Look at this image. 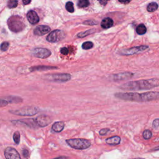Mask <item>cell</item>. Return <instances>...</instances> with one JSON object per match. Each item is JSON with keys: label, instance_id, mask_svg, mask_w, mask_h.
<instances>
[{"label": "cell", "instance_id": "cell-7", "mask_svg": "<svg viewBox=\"0 0 159 159\" xmlns=\"http://www.w3.org/2000/svg\"><path fill=\"white\" fill-rule=\"evenodd\" d=\"M49 76L50 80L57 82H66L72 78L71 75L68 73H57Z\"/></svg>", "mask_w": 159, "mask_h": 159}, {"label": "cell", "instance_id": "cell-20", "mask_svg": "<svg viewBox=\"0 0 159 159\" xmlns=\"http://www.w3.org/2000/svg\"><path fill=\"white\" fill-rule=\"evenodd\" d=\"M8 102L10 103H18L22 102V99L19 98V97H17V96H9L6 98Z\"/></svg>", "mask_w": 159, "mask_h": 159}, {"label": "cell", "instance_id": "cell-9", "mask_svg": "<svg viewBox=\"0 0 159 159\" xmlns=\"http://www.w3.org/2000/svg\"><path fill=\"white\" fill-rule=\"evenodd\" d=\"M149 48L148 46L146 45H140L138 47H134L126 49L124 50H122L121 54L122 55H134V54H139L140 52H142L147 49Z\"/></svg>", "mask_w": 159, "mask_h": 159}, {"label": "cell", "instance_id": "cell-16", "mask_svg": "<svg viewBox=\"0 0 159 159\" xmlns=\"http://www.w3.org/2000/svg\"><path fill=\"white\" fill-rule=\"evenodd\" d=\"M121 137L117 135L113 136L111 137H109L106 139V142L110 145H117L120 144L121 142Z\"/></svg>", "mask_w": 159, "mask_h": 159}, {"label": "cell", "instance_id": "cell-39", "mask_svg": "<svg viewBox=\"0 0 159 159\" xmlns=\"http://www.w3.org/2000/svg\"><path fill=\"white\" fill-rule=\"evenodd\" d=\"M54 159H68V158L67 157H65V156H60V157L55 158Z\"/></svg>", "mask_w": 159, "mask_h": 159}, {"label": "cell", "instance_id": "cell-38", "mask_svg": "<svg viewBox=\"0 0 159 159\" xmlns=\"http://www.w3.org/2000/svg\"><path fill=\"white\" fill-rule=\"evenodd\" d=\"M22 2L24 5H27L31 2V0H22Z\"/></svg>", "mask_w": 159, "mask_h": 159}, {"label": "cell", "instance_id": "cell-11", "mask_svg": "<svg viewBox=\"0 0 159 159\" xmlns=\"http://www.w3.org/2000/svg\"><path fill=\"white\" fill-rule=\"evenodd\" d=\"M36 121L38 126L43 127L48 126L49 124H50L52 122V119L47 115L41 114L36 118Z\"/></svg>", "mask_w": 159, "mask_h": 159}, {"label": "cell", "instance_id": "cell-4", "mask_svg": "<svg viewBox=\"0 0 159 159\" xmlns=\"http://www.w3.org/2000/svg\"><path fill=\"white\" fill-rule=\"evenodd\" d=\"M8 25L11 31L14 32H18L25 27V25L19 16H11L8 21Z\"/></svg>", "mask_w": 159, "mask_h": 159}, {"label": "cell", "instance_id": "cell-27", "mask_svg": "<svg viewBox=\"0 0 159 159\" xmlns=\"http://www.w3.org/2000/svg\"><path fill=\"white\" fill-rule=\"evenodd\" d=\"M13 140L16 144L18 145L20 142V134L18 131H16L13 134Z\"/></svg>", "mask_w": 159, "mask_h": 159}, {"label": "cell", "instance_id": "cell-18", "mask_svg": "<svg viewBox=\"0 0 159 159\" xmlns=\"http://www.w3.org/2000/svg\"><path fill=\"white\" fill-rule=\"evenodd\" d=\"M113 25V21L109 17H106L103 19L101 23V26L103 29H108L111 27Z\"/></svg>", "mask_w": 159, "mask_h": 159}, {"label": "cell", "instance_id": "cell-41", "mask_svg": "<svg viewBox=\"0 0 159 159\" xmlns=\"http://www.w3.org/2000/svg\"><path fill=\"white\" fill-rule=\"evenodd\" d=\"M132 159H145V158H134Z\"/></svg>", "mask_w": 159, "mask_h": 159}, {"label": "cell", "instance_id": "cell-14", "mask_svg": "<svg viewBox=\"0 0 159 159\" xmlns=\"http://www.w3.org/2000/svg\"><path fill=\"white\" fill-rule=\"evenodd\" d=\"M50 31V27L47 26H39L34 29V33L36 36H43Z\"/></svg>", "mask_w": 159, "mask_h": 159}, {"label": "cell", "instance_id": "cell-5", "mask_svg": "<svg viewBox=\"0 0 159 159\" xmlns=\"http://www.w3.org/2000/svg\"><path fill=\"white\" fill-rule=\"evenodd\" d=\"M39 109L37 107L34 106H26L18 109L9 110V112L11 114L18 116H31L36 114L39 113Z\"/></svg>", "mask_w": 159, "mask_h": 159}, {"label": "cell", "instance_id": "cell-10", "mask_svg": "<svg viewBox=\"0 0 159 159\" xmlns=\"http://www.w3.org/2000/svg\"><path fill=\"white\" fill-rule=\"evenodd\" d=\"M4 156L6 159H21L18 152L10 147H7L5 149Z\"/></svg>", "mask_w": 159, "mask_h": 159}, {"label": "cell", "instance_id": "cell-13", "mask_svg": "<svg viewBox=\"0 0 159 159\" xmlns=\"http://www.w3.org/2000/svg\"><path fill=\"white\" fill-rule=\"evenodd\" d=\"M13 122L16 123L18 122L21 124H24L31 128H36V127L38 126L36 119H22L17 121H13Z\"/></svg>", "mask_w": 159, "mask_h": 159}, {"label": "cell", "instance_id": "cell-3", "mask_svg": "<svg viewBox=\"0 0 159 159\" xmlns=\"http://www.w3.org/2000/svg\"><path fill=\"white\" fill-rule=\"evenodd\" d=\"M67 144L72 148L77 150L86 149L91 146L90 140L85 139H70L66 140Z\"/></svg>", "mask_w": 159, "mask_h": 159}, {"label": "cell", "instance_id": "cell-37", "mask_svg": "<svg viewBox=\"0 0 159 159\" xmlns=\"http://www.w3.org/2000/svg\"><path fill=\"white\" fill-rule=\"evenodd\" d=\"M118 1L123 4H128L129 3H130L132 0H118Z\"/></svg>", "mask_w": 159, "mask_h": 159}, {"label": "cell", "instance_id": "cell-22", "mask_svg": "<svg viewBox=\"0 0 159 159\" xmlns=\"http://www.w3.org/2000/svg\"><path fill=\"white\" fill-rule=\"evenodd\" d=\"M158 8V4L157 3L155 2H152L150 3L148 6H147V11H149V12H154Z\"/></svg>", "mask_w": 159, "mask_h": 159}, {"label": "cell", "instance_id": "cell-17", "mask_svg": "<svg viewBox=\"0 0 159 159\" xmlns=\"http://www.w3.org/2000/svg\"><path fill=\"white\" fill-rule=\"evenodd\" d=\"M65 127V123L62 121H58L54 123L52 125V130L55 132H62Z\"/></svg>", "mask_w": 159, "mask_h": 159}, {"label": "cell", "instance_id": "cell-31", "mask_svg": "<svg viewBox=\"0 0 159 159\" xmlns=\"http://www.w3.org/2000/svg\"><path fill=\"white\" fill-rule=\"evenodd\" d=\"M159 126V119H155L152 122V127L154 129H156Z\"/></svg>", "mask_w": 159, "mask_h": 159}, {"label": "cell", "instance_id": "cell-12", "mask_svg": "<svg viewBox=\"0 0 159 159\" xmlns=\"http://www.w3.org/2000/svg\"><path fill=\"white\" fill-rule=\"evenodd\" d=\"M134 76V74L131 72H123V73H119L114 74L113 76V80L114 81H124L129 80Z\"/></svg>", "mask_w": 159, "mask_h": 159}, {"label": "cell", "instance_id": "cell-33", "mask_svg": "<svg viewBox=\"0 0 159 159\" xmlns=\"http://www.w3.org/2000/svg\"><path fill=\"white\" fill-rule=\"evenodd\" d=\"M8 102L6 99H0V107H3L8 104Z\"/></svg>", "mask_w": 159, "mask_h": 159}, {"label": "cell", "instance_id": "cell-1", "mask_svg": "<svg viewBox=\"0 0 159 159\" xmlns=\"http://www.w3.org/2000/svg\"><path fill=\"white\" fill-rule=\"evenodd\" d=\"M114 96L120 99L135 102H147L159 99V91H149L143 93H117Z\"/></svg>", "mask_w": 159, "mask_h": 159}, {"label": "cell", "instance_id": "cell-29", "mask_svg": "<svg viewBox=\"0 0 159 159\" xmlns=\"http://www.w3.org/2000/svg\"><path fill=\"white\" fill-rule=\"evenodd\" d=\"M93 44L91 42H85L82 44V48L85 50L90 49L93 47Z\"/></svg>", "mask_w": 159, "mask_h": 159}, {"label": "cell", "instance_id": "cell-2", "mask_svg": "<svg viewBox=\"0 0 159 159\" xmlns=\"http://www.w3.org/2000/svg\"><path fill=\"white\" fill-rule=\"evenodd\" d=\"M159 86V79L152 78L129 81L119 86L124 90H147Z\"/></svg>", "mask_w": 159, "mask_h": 159}, {"label": "cell", "instance_id": "cell-35", "mask_svg": "<svg viewBox=\"0 0 159 159\" xmlns=\"http://www.w3.org/2000/svg\"><path fill=\"white\" fill-rule=\"evenodd\" d=\"M68 49L67 47H63L60 50L61 54H62L63 55H67L68 54Z\"/></svg>", "mask_w": 159, "mask_h": 159}, {"label": "cell", "instance_id": "cell-23", "mask_svg": "<svg viewBox=\"0 0 159 159\" xmlns=\"http://www.w3.org/2000/svg\"><path fill=\"white\" fill-rule=\"evenodd\" d=\"M90 5L89 0H79L78 6L80 8H86Z\"/></svg>", "mask_w": 159, "mask_h": 159}, {"label": "cell", "instance_id": "cell-21", "mask_svg": "<svg viewBox=\"0 0 159 159\" xmlns=\"http://www.w3.org/2000/svg\"><path fill=\"white\" fill-rule=\"evenodd\" d=\"M136 32L139 35H143L146 33L147 29L144 24H139L136 28Z\"/></svg>", "mask_w": 159, "mask_h": 159}, {"label": "cell", "instance_id": "cell-36", "mask_svg": "<svg viewBox=\"0 0 159 159\" xmlns=\"http://www.w3.org/2000/svg\"><path fill=\"white\" fill-rule=\"evenodd\" d=\"M109 1V0H98L99 3L102 5H104V6Z\"/></svg>", "mask_w": 159, "mask_h": 159}, {"label": "cell", "instance_id": "cell-40", "mask_svg": "<svg viewBox=\"0 0 159 159\" xmlns=\"http://www.w3.org/2000/svg\"><path fill=\"white\" fill-rule=\"evenodd\" d=\"M159 150V148H158V147H156V148L152 149V150Z\"/></svg>", "mask_w": 159, "mask_h": 159}, {"label": "cell", "instance_id": "cell-32", "mask_svg": "<svg viewBox=\"0 0 159 159\" xmlns=\"http://www.w3.org/2000/svg\"><path fill=\"white\" fill-rule=\"evenodd\" d=\"M109 131V129H108V128L102 129L99 131V134L101 135H104L106 134Z\"/></svg>", "mask_w": 159, "mask_h": 159}, {"label": "cell", "instance_id": "cell-6", "mask_svg": "<svg viewBox=\"0 0 159 159\" xmlns=\"http://www.w3.org/2000/svg\"><path fill=\"white\" fill-rule=\"evenodd\" d=\"M65 37V33L61 30H55L51 32L47 37V40L49 42L54 43L62 40Z\"/></svg>", "mask_w": 159, "mask_h": 159}, {"label": "cell", "instance_id": "cell-15", "mask_svg": "<svg viewBox=\"0 0 159 159\" xmlns=\"http://www.w3.org/2000/svg\"><path fill=\"white\" fill-rule=\"evenodd\" d=\"M27 18L29 22L32 24H36L39 21V17L34 11H29L27 14Z\"/></svg>", "mask_w": 159, "mask_h": 159}, {"label": "cell", "instance_id": "cell-24", "mask_svg": "<svg viewBox=\"0 0 159 159\" xmlns=\"http://www.w3.org/2000/svg\"><path fill=\"white\" fill-rule=\"evenodd\" d=\"M93 32H95V29H90V30L86 31L85 32H80L78 34V37H86L88 35H90Z\"/></svg>", "mask_w": 159, "mask_h": 159}, {"label": "cell", "instance_id": "cell-34", "mask_svg": "<svg viewBox=\"0 0 159 159\" xmlns=\"http://www.w3.org/2000/svg\"><path fill=\"white\" fill-rule=\"evenodd\" d=\"M22 155H23V156L24 157V158H27L29 156V150L26 148L23 149V150H22Z\"/></svg>", "mask_w": 159, "mask_h": 159}, {"label": "cell", "instance_id": "cell-25", "mask_svg": "<svg viewBox=\"0 0 159 159\" xmlns=\"http://www.w3.org/2000/svg\"><path fill=\"white\" fill-rule=\"evenodd\" d=\"M17 4H18L17 0H9L8 2V7L11 9L17 7Z\"/></svg>", "mask_w": 159, "mask_h": 159}, {"label": "cell", "instance_id": "cell-19", "mask_svg": "<svg viewBox=\"0 0 159 159\" xmlns=\"http://www.w3.org/2000/svg\"><path fill=\"white\" fill-rule=\"evenodd\" d=\"M56 67H49V66H37V67H32L30 70L31 72L34 71H40V70H52V69H56Z\"/></svg>", "mask_w": 159, "mask_h": 159}, {"label": "cell", "instance_id": "cell-28", "mask_svg": "<svg viewBox=\"0 0 159 159\" xmlns=\"http://www.w3.org/2000/svg\"><path fill=\"white\" fill-rule=\"evenodd\" d=\"M66 9L68 11L69 13H73L74 12V7H73V4L72 2H68L66 4L65 6Z\"/></svg>", "mask_w": 159, "mask_h": 159}, {"label": "cell", "instance_id": "cell-30", "mask_svg": "<svg viewBox=\"0 0 159 159\" xmlns=\"http://www.w3.org/2000/svg\"><path fill=\"white\" fill-rule=\"evenodd\" d=\"M9 44L8 42H4L2 43L1 45V50L2 51H6L9 48Z\"/></svg>", "mask_w": 159, "mask_h": 159}, {"label": "cell", "instance_id": "cell-26", "mask_svg": "<svg viewBox=\"0 0 159 159\" xmlns=\"http://www.w3.org/2000/svg\"><path fill=\"white\" fill-rule=\"evenodd\" d=\"M142 135H143V137L145 139L149 140V139H151V137L152 136V133L150 130H149V129H147V130H145L143 132Z\"/></svg>", "mask_w": 159, "mask_h": 159}, {"label": "cell", "instance_id": "cell-8", "mask_svg": "<svg viewBox=\"0 0 159 159\" xmlns=\"http://www.w3.org/2000/svg\"><path fill=\"white\" fill-rule=\"evenodd\" d=\"M32 55L37 58H46L51 55V52L44 48H36L32 51Z\"/></svg>", "mask_w": 159, "mask_h": 159}]
</instances>
